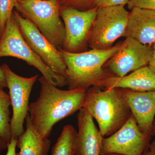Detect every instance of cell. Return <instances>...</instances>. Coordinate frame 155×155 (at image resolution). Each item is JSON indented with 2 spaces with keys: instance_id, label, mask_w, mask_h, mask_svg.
<instances>
[{
  "instance_id": "26",
  "label": "cell",
  "mask_w": 155,
  "mask_h": 155,
  "mask_svg": "<svg viewBox=\"0 0 155 155\" xmlns=\"http://www.w3.org/2000/svg\"><path fill=\"white\" fill-rule=\"evenodd\" d=\"M7 87V83L5 75L2 67H0V89Z\"/></svg>"
},
{
  "instance_id": "24",
  "label": "cell",
  "mask_w": 155,
  "mask_h": 155,
  "mask_svg": "<svg viewBox=\"0 0 155 155\" xmlns=\"http://www.w3.org/2000/svg\"><path fill=\"white\" fill-rule=\"evenodd\" d=\"M152 52L151 57L148 66L155 73V41L152 45Z\"/></svg>"
},
{
  "instance_id": "25",
  "label": "cell",
  "mask_w": 155,
  "mask_h": 155,
  "mask_svg": "<svg viewBox=\"0 0 155 155\" xmlns=\"http://www.w3.org/2000/svg\"><path fill=\"white\" fill-rule=\"evenodd\" d=\"M142 155H155V140L150 143Z\"/></svg>"
},
{
  "instance_id": "3",
  "label": "cell",
  "mask_w": 155,
  "mask_h": 155,
  "mask_svg": "<svg viewBox=\"0 0 155 155\" xmlns=\"http://www.w3.org/2000/svg\"><path fill=\"white\" fill-rule=\"evenodd\" d=\"M122 42L106 50L91 49L71 53L59 49L66 66L68 89L87 91L103 78L110 76L104 70L105 64L121 47Z\"/></svg>"
},
{
  "instance_id": "29",
  "label": "cell",
  "mask_w": 155,
  "mask_h": 155,
  "mask_svg": "<svg viewBox=\"0 0 155 155\" xmlns=\"http://www.w3.org/2000/svg\"><path fill=\"white\" fill-rule=\"evenodd\" d=\"M104 155H123L122 154H120L115 153H108Z\"/></svg>"
},
{
  "instance_id": "15",
  "label": "cell",
  "mask_w": 155,
  "mask_h": 155,
  "mask_svg": "<svg viewBox=\"0 0 155 155\" xmlns=\"http://www.w3.org/2000/svg\"><path fill=\"white\" fill-rule=\"evenodd\" d=\"M130 10L123 37L152 46L155 41V11L139 8Z\"/></svg>"
},
{
  "instance_id": "19",
  "label": "cell",
  "mask_w": 155,
  "mask_h": 155,
  "mask_svg": "<svg viewBox=\"0 0 155 155\" xmlns=\"http://www.w3.org/2000/svg\"><path fill=\"white\" fill-rule=\"evenodd\" d=\"M17 0H0V37L2 36L7 21L11 17Z\"/></svg>"
},
{
  "instance_id": "27",
  "label": "cell",
  "mask_w": 155,
  "mask_h": 155,
  "mask_svg": "<svg viewBox=\"0 0 155 155\" xmlns=\"http://www.w3.org/2000/svg\"><path fill=\"white\" fill-rule=\"evenodd\" d=\"M8 144L2 139L0 138V150H4L7 149Z\"/></svg>"
},
{
  "instance_id": "17",
  "label": "cell",
  "mask_w": 155,
  "mask_h": 155,
  "mask_svg": "<svg viewBox=\"0 0 155 155\" xmlns=\"http://www.w3.org/2000/svg\"><path fill=\"white\" fill-rule=\"evenodd\" d=\"M77 134V130L72 125L64 126L52 147L51 155H75Z\"/></svg>"
},
{
  "instance_id": "30",
  "label": "cell",
  "mask_w": 155,
  "mask_h": 155,
  "mask_svg": "<svg viewBox=\"0 0 155 155\" xmlns=\"http://www.w3.org/2000/svg\"><path fill=\"white\" fill-rule=\"evenodd\" d=\"M0 38H1V37H0Z\"/></svg>"
},
{
  "instance_id": "22",
  "label": "cell",
  "mask_w": 155,
  "mask_h": 155,
  "mask_svg": "<svg viewBox=\"0 0 155 155\" xmlns=\"http://www.w3.org/2000/svg\"><path fill=\"white\" fill-rule=\"evenodd\" d=\"M130 0H92L95 7L97 8H107L113 6L127 5Z\"/></svg>"
},
{
  "instance_id": "5",
  "label": "cell",
  "mask_w": 155,
  "mask_h": 155,
  "mask_svg": "<svg viewBox=\"0 0 155 155\" xmlns=\"http://www.w3.org/2000/svg\"><path fill=\"white\" fill-rule=\"evenodd\" d=\"M6 57L25 61L38 69L54 86L62 87L67 85L66 78L56 74L31 49L20 32L13 14L7 21L0 38V58Z\"/></svg>"
},
{
  "instance_id": "8",
  "label": "cell",
  "mask_w": 155,
  "mask_h": 155,
  "mask_svg": "<svg viewBox=\"0 0 155 155\" xmlns=\"http://www.w3.org/2000/svg\"><path fill=\"white\" fill-rule=\"evenodd\" d=\"M98 8L80 11L61 6L60 16L65 27L62 49L67 52L79 53L87 51L89 37L96 17Z\"/></svg>"
},
{
  "instance_id": "7",
  "label": "cell",
  "mask_w": 155,
  "mask_h": 155,
  "mask_svg": "<svg viewBox=\"0 0 155 155\" xmlns=\"http://www.w3.org/2000/svg\"><path fill=\"white\" fill-rule=\"evenodd\" d=\"M1 67L5 75L13 110L11 121L12 137L18 139L25 131L24 124L28 114L29 97L38 75L22 77L13 72L7 64Z\"/></svg>"
},
{
  "instance_id": "14",
  "label": "cell",
  "mask_w": 155,
  "mask_h": 155,
  "mask_svg": "<svg viewBox=\"0 0 155 155\" xmlns=\"http://www.w3.org/2000/svg\"><path fill=\"white\" fill-rule=\"evenodd\" d=\"M95 85L102 89L122 88L135 91H152L155 90V73L148 66H145L123 77L108 76Z\"/></svg>"
},
{
  "instance_id": "1",
  "label": "cell",
  "mask_w": 155,
  "mask_h": 155,
  "mask_svg": "<svg viewBox=\"0 0 155 155\" xmlns=\"http://www.w3.org/2000/svg\"><path fill=\"white\" fill-rule=\"evenodd\" d=\"M39 96L29 104L28 114L34 128L48 138L54 125L83 108L86 91L58 88L42 76Z\"/></svg>"
},
{
  "instance_id": "13",
  "label": "cell",
  "mask_w": 155,
  "mask_h": 155,
  "mask_svg": "<svg viewBox=\"0 0 155 155\" xmlns=\"http://www.w3.org/2000/svg\"><path fill=\"white\" fill-rule=\"evenodd\" d=\"M77 122L75 155H101L104 137L95 125L92 116L82 108L77 114Z\"/></svg>"
},
{
  "instance_id": "20",
  "label": "cell",
  "mask_w": 155,
  "mask_h": 155,
  "mask_svg": "<svg viewBox=\"0 0 155 155\" xmlns=\"http://www.w3.org/2000/svg\"><path fill=\"white\" fill-rule=\"evenodd\" d=\"M61 5L71 7L80 11H86L95 7L92 0H61Z\"/></svg>"
},
{
  "instance_id": "6",
  "label": "cell",
  "mask_w": 155,
  "mask_h": 155,
  "mask_svg": "<svg viewBox=\"0 0 155 155\" xmlns=\"http://www.w3.org/2000/svg\"><path fill=\"white\" fill-rule=\"evenodd\" d=\"M129 12L125 6L98 8L88 41L91 49L110 48L116 41L123 37Z\"/></svg>"
},
{
  "instance_id": "9",
  "label": "cell",
  "mask_w": 155,
  "mask_h": 155,
  "mask_svg": "<svg viewBox=\"0 0 155 155\" xmlns=\"http://www.w3.org/2000/svg\"><path fill=\"white\" fill-rule=\"evenodd\" d=\"M125 38L119 51L104 65V70L110 76L123 77L149 63L152 46L143 44L129 37Z\"/></svg>"
},
{
  "instance_id": "4",
  "label": "cell",
  "mask_w": 155,
  "mask_h": 155,
  "mask_svg": "<svg viewBox=\"0 0 155 155\" xmlns=\"http://www.w3.org/2000/svg\"><path fill=\"white\" fill-rule=\"evenodd\" d=\"M61 6V0H17L15 7L52 44L60 49L63 48L65 35L60 16Z\"/></svg>"
},
{
  "instance_id": "28",
  "label": "cell",
  "mask_w": 155,
  "mask_h": 155,
  "mask_svg": "<svg viewBox=\"0 0 155 155\" xmlns=\"http://www.w3.org/2000/svg\"><path fill=\"white\" fill-rule=\"evenodd\" d=\"M152 135H155V120L154 121L153 124V127L152 129Z\"/></svg>"
},
{
  "instance_id": "10",
  "label": "cell",
  "mask_w": 155,
  "mask_h": 155,
  "mask_svg": "<svg viewBox=\"0 0 155 155\" xmlns=\"http://www.w3.org/2000/svg\"><path fill=\"white\" fill-rule=\"evenodd\" d=\"M13 15L21 34L39 58L56 74L66 77V66L61 52L52 44L28 18L16 11Z\"/></svg>"
},
{
  "instance_id": "21",
  "label": "cell",
  "mask_w": 155,
  "mask_h": 155,
  "mask_svg": "<svg viewBox=\"0 0 155 155\" xmlns=\"http://www.w3.org/2000/svg\"><path fill=\"white\" fill-rule=\"evenodd\" d=\"M127 5L130 10L139 8L155 11V0H130Z\"/></svg>"
},
{
  "instance_id": "23",
  "label": "cell",
  "mask_w": 155,
  "mask_h": 155,
  "mask_svg": "<svg viewBox=\"0 0 155 155\" xmlns=\"http://www.w3.org/2000/svg\"><path fill=\"white\" fill-rule=\"evenodd\" d=\"M17 139L12 137L10 143L7 147V153L6 155H17L16 149L17 147Z\"/></svg>"
},
{
  "instance_id": "2",
  "label": "cell",
  "mask_w": 155,
  "mask_h": 155,
  "mask_svg": "<svg viewBox=\"0 0 155 155\" xmlns=\"http://www.w3.org/2000/svg\"><path fill=\"white\" fill-rule=\"evenodd\" d=\"M83 108L96 120L104 137L120 129L131 115L119 88L102 90L97 85L91 87L86 91Z\"/></svg>"
},
{
  "instance_id": "11",
  "label": "cell",
  "mask_w": 155,
  "mask_h": 155,
  "mask_svg": "<svg viewBox=\"0 0 155 155\" xmlns=\"http://www.w3.org/2000/svg\"><path fill=\"white\" fill-rule=\"evenodd\" d=\"M151 136L140 131L131 114L120 129L110 136L104 137L101 155L112 153L123 155H142L150 144Z\"/></svg>"
},
{
  "instance_id": "16",
  "label": "cell",
  "mask_w": 155,
  "mask_h": 155,
  "mask_svg": "<svg viewBox=\"0 0 155 155\" xmlns=\"http://www.w3.org/2000/svg\"><path fill=\"white\" fill-rule=\"evenodd\" d=\"M25 130L17 139L19 151L17 155H48L51 147L48 138H43L34 128L28 114L25 119Z\"/></svg>"
},
{
  "instance_id": "12",
  "label": "cell",
  "mask_w": 155,
  "mask_h": 155,
  "mask_svg": "<svg viewBox=\"0 0 155 155\" xmlns=\"http://www.w3.org/2000/svg\"><path fill=\"white\" fill-rule=\"evenodd\" d=\"M139 130L142 133L152 134L155 116V90L139 92L119 88Z\"/></svg>"
},
{
  "instance_id": "18",
  "label": "cell",
  "mask_w": 155,
  "mask_h": 155,
  "mask_svg": "<svg viewBox=\"0 0 155 155\" xmlns=\"http://www.w3.org/2000/svg\"><path fill=\"white\" fill-rule=\"evenodd\" d=\"M11 101L10 96L0 89V138L8 145L12 138L10 118Z\"/></svg>"
}]
</instances>
